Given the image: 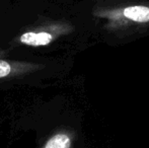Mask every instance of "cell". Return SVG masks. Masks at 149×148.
Segmentation results:
<instances>
[{
  "instance_id": "4",
  "label": "cell",
  "mask_w": 149,
  "mask_h": 148,
  "mask_svg": "<svg viewBox=\"0 0 149 148\" xmlns=\"http://www.w3.org/2000/svg\"><path fill=\"white\" fill-rule=\"evenodd\" d=\"M31 64L12 63L6 60H0V78L8 77L12 74L20 73L24 68H31Z\"/></svg>"
},
{
  "instance_id": "2",
  "label": "cell",
  "mask_w": 149,
  "mask_h": 148,
  "mask_svg": "<svg viewBox=\"0 0 149 148\" xmlns=\"http://www.w3.org/2000/svg\"><path fill=\"white\" fill-rule=\"evenodd\" d=\"M72 31V26L68 24H55L49 26L48 30L31 31L22 34L19 37V42L31 47H43L50 45L57 38L67 35Z\"/></svg>"
},
{
  "instance_id": "3",
  "label": "cell",
  "mask_w": 149,
  "mask_h": 148,
  "mask_svg": "<svg viewBox=\"0 0 149 148\" xmlns=\"http://www.w3.org/2000/svg\"><path fill=\"white\" fill-rule=\"evenodd\" d=\"M74 134L68 130H61L52 135L43 148H72Z\"/></svg>"
},
{
  "instance_id": "1",
  "label": "cell",
  "mask_w": 149,
  "mask_h": 148,
  "mask_svg": "<svg viewBox=\"0 0 149 148\" xmlns=\"http://www.w3.org/2000/svg\"><path fill=\"white\" fill-rule=\"evenodd\" d=\"M92 15L102 20L104 28L110 33L127 34L141 31L149 26V0L95 6Z\"/></svg>"
}]
</instances>
